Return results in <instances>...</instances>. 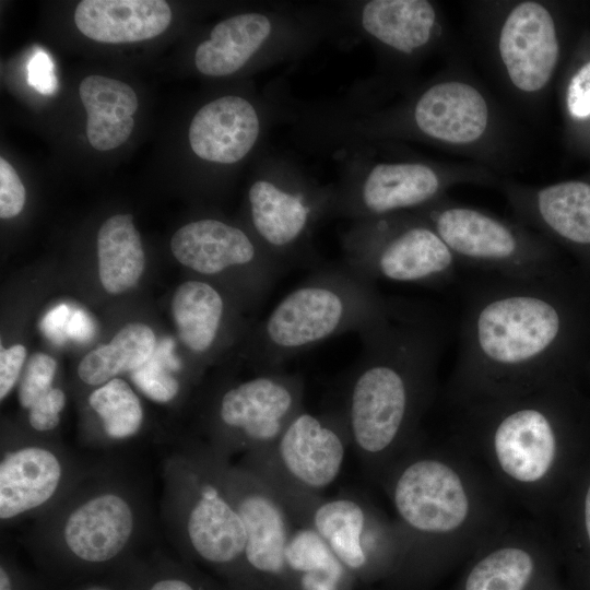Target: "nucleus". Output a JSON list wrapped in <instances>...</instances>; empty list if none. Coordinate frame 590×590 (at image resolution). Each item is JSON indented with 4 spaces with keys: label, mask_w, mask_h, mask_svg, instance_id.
<instances>
[{
    "label": "nucleus",
    "mask_w": 590,
    "mask_h": 590,
    "mask_svg": "<svg viewBox=\"0 0 590 590\" xmlns=\"http://www.w3.org/2000/svg\"><path fill=\"white\" fill-rule=\"evenodd\" d=\"M405 543L391 590H428L514 516L512 504L452 436L424 434L379 482Z\"/></svg>",
    "instance_id": "f257e3e1"
},
{
    "label": "nucleus",
    "mask_w": 590,
    "mask_h": 590,
    "mask_svg": "<svg viewBox=\"0 0 590 590\" xmlns=\"http://www.w3.org/2000/svg\"><path fill=\"white\" fill-rule=\"evenodd\" d=\"M381 101L369 88L339 103L306 107L297 115L302 138L342 150L412 141L461 155L496 173L512 163L514 132L487 87L459 67Z\"/></svg>",
    "instance_id": "f03ea898"
},
{
    "label": "nucleus",
    "mask_w": 590,
    "mask_h": 590,
    "mask_svg": "<svg viewBox=\"0 0 590 590\" xmlns=\"http://www.w3.org/2000/svg\"><path fill=\"white\" fill-rule=\"evenodd\" d=\"M569 318L555 274L488 275L467 292L453 369L441 391L448 409L520 396L562 378Z\"/></svg>",
    "instance_id": "7ed1b4c3"
},
{
    "label": "nucleus",
    "mask_w": 590,
    "mask_h": 590,
    "mask_svg": "<svg viewBox=\"0 0 590 590\" xmlns=\"http://www.w3.org/2000/svg\"><path fill=\"white\" fill-rule=\"evenodd\" d=\"M447 332L434 309L402 300H392L386 317L358 332L362 350L342 410L351 446L377 484L425 433Z\"/></svg>",
    "instance_id": "20e7f679"
},
{
    "label": "nucleus",
    "mask_w": 590,
    "mask_h": 590,
    "mask_svg": "<svg viewBox=\"0 0 590 590\" xmlns=\"http://www.w3.org/2000/svg\"><path fill=\"white\" fill-rule=\"evenodd\" d=\"M565 377L527 393L449 409L450 436L512 505L547 526L590 457V422Z\"/></svg>",
    "instance_id": "39448f33"
},
{
    "label": "nucleus",
    "mask_w": 590,
    "mask_h": 590,
    "mask_svg": "<svg viewBox=\"0 0 590 590\" xmlns=\"http://www.w3.org/2000/svg\"><path fill=\"white\" fill-rule=\"evenodd\" d=\"M376 283L342 262L322 264L287 293L250 333L257 366L282 369L285 362L351 331L361 332L391 308Z\"/></svg>",
    "instance_id": "423d86ee"
},
{
    "label": "nucleus",
    "mask_w": 590,
    "mask_h": 590,
    "mask_svg": "<svg viewBox=\"0 0 590 590\" xmlns=\"http://www.w3.org/2000/svg\"><path fill=\"white\" fill-rule=\"evenodd\" d=\"M346 150L349 156L333 185L331 216L351 222L420 210L457 185L497 187L500 180L494 170L472 162L379 158L371 144Z\"/></svg>",
    "instance_id": "0eeeda50"
},
{
    "label": "nucleus",
    "mask_w": 590,
    "mask_h": 590,
    "mask_svg": "<svg viewBox=\"0 0 590 590\" xmlns=\"http://www.w3.org/2000/svg\"><path fill=\"white\" fill-rule=\"evenodd\" d=\"M479 46L500 88L518 106L538 108L558 69L556 14L542 0L472 2Z\"/></svg>",
    "instance_id": "6e6552de"
},
{
    "label": "nucleus",
    "mask_w": 590,
    "mask_h": 590,
    "mask_svg": "<svg viewBox=\"0 0 590 590\" xmlns=\"http://www.w3.org/2000/svg\"><path fill=\"white\" fill-rule=\"evenodd\" d=\"M333 185L309 178L294 161L267 151L247 190L248 229L287 270L324 264L315 246L317 225L331 216Z\"/></svg>",
    "instance_id": "1a4fd4ad"
},
{
    "label": "nucleus",
    "mask_w": 590,
    "mask_h": 590,
    "mask_svg": "<svg viewBox=\"0 0 590 590\" xmlns=\"http://www.w3.org/2000/svg\"><path fill=\"white\" fill-rule=\"evenodd\" d=\"M337 31L334 13L322 8L268 3L217 22L197 46L194 66L211 78L236 74L253 62L268 68L304 56Z\"/></svg>",
    "instance_id": "9d476101"
},
{
    "label": "nucleus",
    "mask_w": 590,
    "mask_h": 590,
    "mask_svg": "<svg viewBox=\"0 0 590 590\" xmlns=\"http://www.w3.org/2000/svg\"><path fill=\"white\" fill-rule=\"evenodd\" d=\"M413 212L432 225L462 268L517 280L555 274L550 241L518 221L448 196Z\"/></svg>",
    "instance_id": "9b49d317"
},
{
    "label": "nucleus",
    "mask_w": 590,
    "mask_h": 590,
    "mask_svg": "<svg viewBox=\"0 0 590 590\" xmlns=\"http://www.w3.org/2000/svg\"><path fill=\"white\" fill-rule=\"evenodd\" d=\"M341 246V262L375 283L445 286L462 269L432 225L414 212L351 222Z\"/></svg>",
    "instance_id": "f8f14e48"
},
{
    "label": "nucleus",
    "mask_w": 590,
    "mask_h": 590,
    "mask_svg": "<svg viewBox=\"0 0 590 590\" xmlns=\"http://www.w3.org/2000/svg\"><path fill=\"white\" fill-rule=\"evenodd\" d=\"M295 523L311 527L357 582L396 583L405 543L394 518L362 497L309 495L291 511Z\"/></svg>",
    "instance_id": "ddd939ff"
},
{
    "label": "nucleus",
    "mask_w": 590,
    "mask_h": 590,
    "mask_svg": "<svg viewBox=\"0 0 590 590\" xmlns=\"http://www.w3.org/2000/svg\"><path fill=\"white\" fill-rule=\"evenodd\" d=\"M351 445L342 408L315 414L302 410L269 447L250 452L248 470L280 499L321 495L339 476Z\"/></svg>",
    "instance_id": "4468645a"
},
{
    "label": "nucleus",
    "mask_w": 590,
    "mask_h": 590,
    "mask_svg": "<svg viewBox=\"0 0 590 590\" xmlns=\"http://www.w3.org/2000/svg\"><path fill=\"white\" fill-rule=\"evenodd\" d=\"M451 590H570L550 528L512 517L464 562Z\"/></svg>",
    "instance_id": "2eb2a0df"
},
{
    "label": "nucleus",
    "mask_w": 590,
    "mask_h": 590,
    "mask_svg": "<svg viewBox=\"0 0 590 590\" xmlns=\"http://www.w3.org/2000/svg\"><path fill=\"white\" fill-rule=\"evenodd\" d=\"M338 30L367 42L399 78L444 48L448 27L439 3L430 0H365L339 5Z\"/></svg>",
    "instance_id": "dca6fc26"
},
{
    "label": "nucleus",
    "mask_w": 590,
    "mask_h": 590,
    "mask_svg": "<svg viewBox=\"0 0 590 590\" xmlns=\"http://www.w3.org/2000/svg\"><path fill=\"white\" fill-rule=\"evenodd\" d=\"M170 249L182 266L201 275L237 273L251 304L268 296L287 271L249 229L213 217L181 226L172 237Z\"/></svg>",
    "instance_id": "f3484780"
},
{
    "label": "nucleus",
    "mask_w": 590,
    "mask_h": 590,
    "mask_svg": "<svg viewBox=\"0 0 590 590\" xmlns=\"http://www.w3.org/2000/svg\"><path fill=\"white\" fill-rule=\"evenodd\" d=\"M304 396L305 384L299 374L283 368L262 371L222 394L217 420L231 441L253 452L273 444L304 410Z\"/></svg>",
    "instance_id": "a211bd4d"
},
{
    "label": "nucleus",
    "mask_w": 590,
    "mask_h": 590,
    "mask_svg": "<svg viewBox=\"0 0 590 590\" xmlns=\"http://www.w3.org/2000/svg\"><path fill=\"white\" fill-rule=\"evenodd\" d=\"M288 107L280 95L263 103L241 95L216 97L194 114L188 128L191 151L201 161L234 165L244 161L259 145L264 133Z\"/></svg>",
    "instance_id": "6ab92c4d"
},
{
    "label": "nucleus",
    "mask_w": 590,
    "mask_h": 590,
    "mask_svg": "<svg viewBox=\"0 0 590 590\" xmlns=\"http://www.w3.org/2000/svg\"><path fill=\"white\" fill-rule=\"evenodd\" d=\"M231 499L245 527L244 563L257 590H290L285 551L294 521L275 493L249 470L231 476Z\"/></svg>",
    "instance_id": "aec40b11"
},
{
    "label": "nucleus",
    "mask_w": 590,
    "mask_h": 590,
    "mask_svg": "<svg viewBox=\"0 0 590 590\" xmlns=\"http://www.w3.org/2000/svg\"><path fill=\"white\" fill-rule=\"evenodd\" d=\"M497 188L519 223L548 241L590 248V182L574 179L534 186L500 178Z\"/></svg>",
    "instance_id": "412c9836"
},
{
    "label": "nucleus",
    "mask_w": 590,
    "mask_h": 590,
    "mask_svg": "<svg viewBox=\"0 0 590 590\" xmlns=\"http://www.w3.org/2000/svg\"><path fill=\"white\" fill-rule=\"evenodd\" d=\"M172 10L163 0H83L74 11L78 30L107 44L134 43L162 34Z\"/></svg>",
    "instance_id": "4be33fe9"
},
{
    "label": "nucleus",
    "mask_w": 590,
    "mask_h": 590,
    "mask_svg": "<svg viewBox=\"0 0 590 590\" xmlns=\"http://www.w3.org/2000/svg\"><path fill=\"white\" fill-rule=\"evenodd\" d=\"M570 590H590V457L547 523Z\"/></svg>",
    "instance_id": "5701e85b"
},
{
    "label": "nucleus",
    "mask_w": 590,
    "mask_h": 590,
    "mask_svg": "<svg viewBox=\"0 0 590 590\" xmlns=\"http://www.w3.org/2000/svg\"><path fill=\"white\" fill-rule=\"evenodd\" d=\"M187 533L194 552L215 565L244 562L246 532L233 503L219 486L203 483L187 517Z\"/></svg>",
    "instance_id": "b1692460"
},
{
    "label": "nucleus",
    "mask_w": 590,
    "mask_h": 590,
    "mask_svg": "<svg viewBox=\"0 0 590 590\" xmlns=\"http://www.w3.org/2000/svg\"><path fill=\"white\" fill-rule=\"evenodd\" d=\"M133 529V515L119 496L105 494L76 508L68 518L64 540L78 557L105 562L127 544Z\"/></svg>",
    "instance_id": "393cba45"
},
{
    "label": "nucleus",
    "mask_w": 590,
    "mask_h": 590,
    "mask_svg": "<svg viewBox=\"0 0 590 590\" xmlns=\"http://www.w3.org/2000/svg\"><path fill=\"white\" fill-rule=\"evenodd\" d=\"M61 467L50 451L27 447L0 464V517L10 519L46 503L56 492Z\"/></svg>",
    "instance_id": "a878e982"
},
{
    "label": "nucleus",
    "mask_w": 590,
    "mask_h": 590,
    "mask_svg": "<svg viewBox=\"0 0 590 590\" xmlns=\"http://www.w3.org/2000/svg\"><path fill=\"white\" fill-rule=\"evenodd\" d=\"M86 109V137L98 151H109L127 141L138 109L135 92L127 83L104 75L83 79L79 88Z\"/></svg>",
    "instance_id": "bb28decb"
},
{
    "label": "nucleus",
    "mask_w": 590,
    "mask_h": 590,
    "mask_svg": "<svg viewBox=\"0 0 590 590\" xmlns=\"http://www.w3.org/2000/svg\"><path fill=\"white\" fill-rule=\"evenodd\" d=\"M178 335L192 353H211L223 337L227 322V302L213 284L202 280L181 283L172 299Z\"/></svg>",
    "instance_id": "cd10ccee"
},
{
    "label": "nucleus",
    "mask_w": 590,
    "mask_h": 590,
    "mask_svg": "<svg viewBox=\"0 0 590 590\" xmlns=\"http://www.w3.org/2000/svg\"><path fill=\"white\" fill-rule=\"evenodd\" d=\"M290 590H353L357 580L309 526L295 523L286 551Z\"/></svg>",
    "instance_id": "c85d7f7f"
},
{
    "label": "nucleus",
    "mask_w": 590,
    "mask_h": 590,
    "mask_svg": "<svg viewBox=\"0 0 590 590\" xmlns=\"http://www.w3.org/2000/svg\"><path fill=\"white\" fill-rule=\"evenodd\" d=\"M99 280L111 294L134 286L144 269V252L132 215L116 214L101 226L97 234Z\"/></svg>",
    "instance_id": "c756f323"
},
{
    "label": "nucleus",
    "mask_w": 590,
    "mask_h": 590,
    "mask_svg": "<svg viewBox=\"0 0 590 590\" xmlns=\"http://www.w3.org/2000/svg\"><path fill=\"white\" fill-rule=\"evenodd\" d=\"M155 347V335L149 326L128 323L110 343L97 346L82 358L78 375L87 385H104L118 374L131 373L146 363Z\"/></svg>",
    "instance_id": "7c9ffc66"
},
{
    "label": "nucleus",
    "mask_w": 590,
    "mask_h": 590,
    "mask_svg": "<svg viewBox=\"0 0 590 590\" xmlns=\"http://www.w3.org/2000/svg\"><path fill=\"white\" fill-rule=\"evenodd\" d=\"M90 405L103 421L106 434L116 439L134 435L141 427L143 410L131 387L120 378H114L94 390Z\"/></svg>",
    "instance_id": "2f4dec72"
},
{
    "label": "nucleus",
    "mask_w": 590,
    "mask_h": 590,
    "mask_svg": "<svg viewBox=\"0 0 590 590\" xmlns=\"http://www.w3.org/2000/svg\"><path fill=\"white\" fill-rule=\"evenodd\" d=\"M173 342L165 340L156 346L150 359L131 371L135 386L151 400L168 402L179 391L178 380L170 374L178 370L179 362L174 357Z\"/></svg>",
    "instance_id": "473e14b6"
},
{
    "label": "nucleus",
    "mask_w": 590,
    "mask_h": 590,
    "mask_svg": "<svg viewBox=\"0 0 590 590\" xmlns=\"http://www.w3.org/2000/svg\"><path fill=\"white\" fill-rule=\"evenodd\" d=\"M56 369V361L45 353H35L30 358L19 388L21 406L30 409L52 388Z\"/></svg>",
    "instance_id": "72a5a7b5"
},
{
    "label": "nucleus",
    "mask_w": 590,
    "mask_h": 590,
    "mask_svg": "<svg viewBox=\"0 0 590 590\" xmlns=\"http://www.w3.org/2000/svg\"><path fill=\"white\" fill-rule=\"evenodd\" d=\"M564 109L574 123L590 121V58L568 76L563 94Z\"/></svg>",
    "instance_id": "f704fd0d"
},
{
    "label": "nucleus",
    "mask_w": 590,
    "mask_h": 590,
    "mask_svg": "<svg viewBox=\"0 0 590 590\" xmlns=\"http://www.w3.org/2000/svg\"><path fill=\"white\" fill-rule=\"evenodd\" d=\"M25 203V188L14 168L3 157L0 158V216H16Z\"/></svg>",
    "instance_id": "c9c22d12"
},
{
    "label": "nucleus",
    "mask_w": 590,
    "mask_h": 590,
    "mask_svg": "<svg viewBox=\"0 0 590 590\" xmlns=\"http://www.w3.org/2000/svg\"><path fill=\"white\" fill-rule=\"evenodd\" d=\"M66 404V396L62 390L51 388L45 396L30 408V424L39 432L55 428L60 420L59 413Z\"/></svg>",
    "instance_id": "e433bc0d"
},
{
    "label": "nucleus",
    "mask_w": 590,
    "mask_h": 590,
    "mask_svg": "<svg viewBox=\"0 0 590 590\" xmlns=\"http://www.w3.org/2000/svg\"><path fill=\"white\" fill-rule=\"evenodd\" d=\"M26 356V350L22 344L1 349L0 354V398L1 400L15 385Z\"/></svg>",
    "instance_id": "4c0bfd02"
},
{
    "label": "nucleus",
    "mask_w": 590,
    "mask_h": 590,
    "mask_svg": "<svg viewBox=\"0 0 590 590\" xmlns=\"http://www.w3.org/2000/svg\"><path fill=\"white\" fill-rule=\"evenodd\" d=\"M28 82L44 94L54 93L57 88L52 61L42 49L36 50L30 60Z\"/></svg>",
    "instance_id": "58836bf2"
},
{
    "label": "nucleus",
    "mask_w": 590,
    "mask_h": 590,
    "mask_svg": "<svg viewBox=\"0 0 590 590\" xmlns=\"http://www.w3.org/2000/svg\"><path fill=\"white\" fill-rule=\"evenodd\" d=\"M72 311L66 304H60L49 310L44 317L40 328L55 343H61L67 335V324Z\"/></svg>",
    "instance_id": "ea45409f"
},
{
    "label": "nucleus",
    "mask_w": 590,
    "mask_h": 590,
    "mask_svg": "<svg viewBox=\"0 0 590 590\" xmlns=\"http://www.w3.org/2000/svg\"><path fill=\"white\" fill-rule=\"evenodd\" d=\"M66 332L73 340L86 341L93 335V322L83 310H74L70 315Z\"/></svg>",
    "instance_id": "a19ab883"
},
{
    "label": "nucleus",
    "mask_w": 590,
    "mask_h": 590,
    "mask_svg": "<svg viewBox=\"0 0 590 590\" xmlns=\"http://www.w3.org/2000/svg\"><path fill=\"white\" fill-rule=\"evenodd\" d=\"M151 590H194L189 583L178 580L168 579L156 582Z\"/></svg>",
    "instance_id": "79ce46f5"
},
{
    "label": "nucleus",
    "mask_w": 590,
    "mask_h": 590,
    "mask_svg": "<svg viewBox=\"0 0 590 590\" xmlns=\"http://www.w3.org/2000/svg\"><path fill=\"white\" fill-rule=\"evenodd\" d=\"M0 590H12L11 581L3 568L0 569Z\"/></svg>",
    "instance_id": "37998d69"
}]
</instances>
